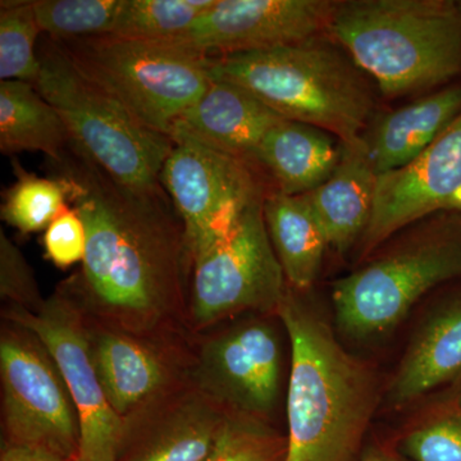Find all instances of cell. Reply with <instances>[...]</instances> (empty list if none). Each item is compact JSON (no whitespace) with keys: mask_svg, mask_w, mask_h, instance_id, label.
<instances>
[{"mask_svg":"<svg viewBox=\"0 0 461 461\" xmlns=\"http://www.w3.org/2000/svg\"><path fill=\"white\" fill-rule=\"evenodd\" d=\"M48 167L68 184L86 230L83 267L68 281L87 317L141 338L176 339L189 329L193 258L162 185L124 186L71 140Z\"/></svg>","mask_w":461,"mask_h":461,"instance_id":"6da1fadb","label":"cell"},{"mask_svg":"<svg viewBox=\"0 0 461 461\" xmlns=\"http://www.w3.org/2000/svg\"><path fill=\"white\" fill-rule=\"evenodd\" d=\"M278 317L291 344L286 461H357L377 408L366 364L288 288Z\"/></svg>","mask_w":461,"mask_h":461,"instance_id":"7a4b0ae2","label":"cell"},{"mask_svg":"<svg viewBox=\"0 0 461 461\" xmlns=\"http://www.w3.org/2000/svg\"><path fill=\"white\" fill-rule=\"evenodd\" d=\"M329 32L387 96L430 89L461 75V2H338Z\"/></svg>","mask_w":461,"mask_h":461,"instance_id":"3957f363","label":"cell"},{"mask_svg":"<svg viewBox=\"0 0 461 461\" xmlns=\"http://www.w3.org/2000/svg\"><path fill=\"white\" fill-rule=\"evenodd\" d=\"M214 80L244 87L286 120L311 124L350 148L362 131L372 96L355 67L317 39L233 56L208 58Z\"/></svg>","mask_w":461,"mask_h":461,"instance_id":"277c9868","label":"cell"},{"mask_svg":"<svg viewBox=\"0 0 461 461\" xmlns=\"http://www.w3.org/2000/svg\"><path fill=\"white\" fill-rule=\"evenodd\" d=\"M38 56L41 69L33 86L62 117L69 140L121 185L139 190L160 186L172 139L139 123L53 39L42 36Z\"/></svg>","mask_w":461,"mask_h":461,"instance_id":"5b68a950","label":"cell"},{"mask_svg":"<svg viewBox=\"0 0 461 461\" xmlns=\"http://www.w3.org/2000/svg\"><path fill=\"white\" fill-rule=\"evenodd\" d=\"M56 41L139 123L168 138L181 115L211 86L208 57L178 42L114 35Z\"/></svg>","mask_w":461,"mask_h":461,"instance_id":"8992f818","label":"cell"},{"mask_svg":"<svg viewBox=\"0 0 461 461\" xmlns=\"http://www.w3.org/2000/svg\"><path fill=\"white\" fill-rule=\"evenodd\" d=\"M263 200L194 254L190 330H208L242 313L277 315L288 285L267 230Z\"/></svg>","mask_w":461,"mask_h":461,"instance_id":"52a82bcc","label":"cell"},{"mask_svg":"<svg viewBox=\"0 0 461 461\" xmlns=\"http://www.w3.org/2000/svg\"><path fill=\"white\" fill-rule=\"evenodd\" d=\"M461 277V226L429 230L336 282L339 329L366 339L393 330L420 297Z\"/></svg>","mask_w":461,"mask_h":461,"instance_id":"ba28073f","label":"cell"},{"mask_svg":"<svg viewBox=\"0 0 461 461\" xmlns=\"http://www.w3.org/2000/svg\"><path fill=\"white\" fill-rule=\"evenodd\" d=\"M3 444L78 460L80 420L53 357L30 330L8 321L0 338Z\"/></svg>","mask_w":461,"mask_h":461,"instance_id":"9c48e42d","label":"cell"},{"mask_svg":"<svg viewBox=\"0 0 461 461\" xmlns=\"http://www.w3.org/2000/svg\"><path fill=\"white\" fill-rule=\"evenodd\" d=\"M5 320L23 327L47 348L65 381L80 420L77 461H117L126 421L109 403L91 357L89 318L67 280L38 311L8 305Z\"/></svg>","mask_w":461,"mask_h":461,"instance_id":"30bf717a","label":"cell"},{"mask_svg":"<svg viewBox=\"0 0 461 461\" xmlns=\"http://www.w3.org/2000/svg\"><path fill=\"white\" fill-rule=\"evenodd\" d=\"M172 140L159 180L180 214L193 258L273 189H267L262 169L250 163L186 136Z\"/></svg>","mask_w":461,"mask_h":461,"instance_id":"8fae6325","label":"cell"},{"mask_svg":"<svg viewBox=\"0 0 461 461\" xmlns=\"http://www.w3.org/2000/svg\"><path fill=\"white\" fill-rule=\"evenodd\" d=\"M280 345L268 321H240L199 345L191 355L189 382L224 411L263 420L280 391Z\"/></svg>","mask_w":461,"mask_h":461,"instance_id":"7c38bea8","label":"cell"},{"mask_svg":"<svg viewBox=\"0 0 461 461\" xmlns=\"http://www.w3.org/2000/svg\"><path fill=\"white\" fill-rule=\"evenodd\" d=\"M336 5L327 0H215L171 41L208 58L276 50L329 32Z\"/></svg>","mask_w":461,"mask_h":461,"instance_id":"4fadbf2b","label":"cell"},{"mask_svg":"<svg viewBox=\"0 0 461 461\" xmlns=\"http://www.w3.org/2000/svg\"><path fill=\"white\" fill-rule=\"evenodd\" d=\"M437 212H461V113L409 165L377 176L371 222L360 240L362 256Z\"/></svg>","mask_w":461,"mask_h":461,"instance_id":"5bb4252c","label":"cell"},{"mask_svg":"<svg viewBox=\"0 0 461 461\" xmlns=\"http://www.w3.org/2000/svg\"><path fill=\"white\" fill-rule=\"evenodd\" d=\"M89 339L105 396L126 423L189 382L191 357H185L176 339L141 338L90 318Z\"/></svg>","mask_w":461,"mask_h":461,"instance_id":"9a60e30c","label":"cell"},{"mask_svg":"<svg viewBox=\"0 0 461 461\" xmlns=\"http://www.w3.org/2000/svg\"><path fill=\"white\" fill-rule=\"evenodd\" d=\"M227 414L186 382L127 421L117 461H205Z\"/></svg>","mask_w":461,"mask_h":461,"instance_id":"2e32d148","label":"cell"},{"mask_svg":"<svg viewBox=\"0 0 461 461\" xmlns=\"http://www.w3.org/2000/svg\"><path fill=\"white\" fill-rule=\"evenodd\" d=\"M281 120L280 114L250 91L212 78L204 95L175 123L171 139L186 136L258 167V149Z\"/></svg>","mask_w":461,"mask_h":461,"instance_id":"e0dca14e","label":"cell"},{"mask_svg":"<svg viewBox=\"0 0 461 461\" xmlns=\"http://www.w3.org/2000/svg\"><path fill=\"white\" fill-rule=\"evenodd\" d=\"M344 145L330 133L282 118L257 151V166L269 176L273 190L305 195L329 180L341 160Z\"/></svg>","mask_w":461,"mask_h":461,"instance_id":"ac0fdd59","label":"cell"},{"mask_svg":"<svg viewBox=\"0 0 461 461\" xmlns=\"http://www.w3.org/2000/svg\"><path fill=\"white\" fill-rule=\"evenodd\" d=\"M461 377V294L436 309L414 336L388 388L393 405Z\"/></svg>","mask_w":461,"mask_h":461,"instance_id":"d6986e66","label":"cell"},{"mask_svg":"<svg viewBox=\"0 0 461 461\" xmlns=\"http://www.w3.org/2000/svg\"><path fill=\"white\" fill-rule=\"evenodd\" d=\"M377 176L366 154V144L363 148L344 145L333 175L320 187L305 194L320 220L329 248L336 253H348L368 229Z\"/></svg>","mask_w":461,"mask_h":461,"instance_id":"ffe728a7","label":"cell"},{"mask_svg":"<svg viewBox=\"0 0 461 461\" xmlns=\"http://www.w3.org/2000/svg\"><path fill=\"white\" fill-rule=\"evenodd\" d=\"M460 113L461 85H454L384 115L366 140L373 168L382 175L409 165Z\"/></svg>","mask_w":461,"mask_h":461,"instance_id":"44dd1931","label":"cell"},{"mask_svg":"<svg viewBox=\"0 0 461 461\" xmlns=\"http://www.w3.org/2000/svg\"><path fill=\"white\" fill-rule=\"evenodd\" d=\"M263 213L288 287L308 290L320 275L329 248L308 196L269 191L263 200Z\"/></svg>","mask_w":461,"mask_h":461,"instance_id":"7402d4cb","label":"cell"},{"mask_svg":"<svg viewBox=\"0 0 461 461\" xmlns=\"http://www.w3.org/2000/svg\"><path fill=\"white\" fill-rule=\"evenodd\" d=\"M69 145V133L56 108L35 86L23 81L0 83V151H41L58 160Z\"/></svg>","mask_w":461,"mask_h":461,"instance_id":"603a6c76","label":"cell"},{"mask_svg":"<svg viewBox=\"0 0 461 461\" xmlns=\"http://www.w3.org/2000/svg\"><path fill=\"white\" fill-rule=\"evenodd\" d=\"M14 169L16 181L3 194L2 220L23 235L47 230L69 205L68 184L57 175L41 177L26 172L18 162Z\"/></svg>","mask_w":461,"mask_h":461,"instance_id":"cb8c5ba5","label":"cell"},{"mask_svg":"<svg viewBox=\"0 0 461 461\" xmlns=\"http://www.w3.org/2000/svg\"><path fill=\"white\" fill-rule=\"evenodd\" d=\"M215 0H122L109 35L145 41H171L180 36Z\"/></svg>","mask_w":461,"mask_h":461,"instance_id":"d4e9b609","label":"cell"},{"mask_svg":"<svg viewBox=\"0 0 461 461\" xmlns=\"http://www.w3.org/2000/svg\"><path fill=\"white\" fill-rule=\"evenodd\" d=\"M41 33L32 2L0 3V80L36 83Z\"/></svg>","mask_w":461,"mask_h":461,"instance_id":"484cf974","label":"cell"},{"mask_svg":"<svg viewBox=\"0 0 461 461\" xmlns=\"http://www.w3.org/2000/svg\"><path fill=\"white\" fill-rule=\"evenodd\" d=\"M42 33L54 41L109 35L122 0H36Z\"/></svg>","mask_w":461,"mask_h":461,"instance_id":"4316f807","label":"cell"},{"mask_svg":"<svg viewBox=\"0 0 461 461\" xmlns=\"http://www.w3.org/2000/svg\"><path fill=\"white\" fill-rule=\"evenodd\" d=\"M397 451L406 461H461V395L406 430Z\"/></svg>","mask_w":461,"mask_h":461,"instance_id":"83f0119b","label":"cell"},{"mask_svg":"<svg viewBox=\"0 0 461 461\" xmlns=\"http://www.w3.org/2000/svg\"><path fill=\"white\" fill-rule=\"evenodd\" d=\"M287 439L259 418L229 412L205 461H286Z\"/></svg>","mask_w":461,"mask_h":461,"instance_id":"f1b7e54d","label":"cell"},{"mask_svg":"<svg viewBox=\"0 0 461 461\" xmlns=\"http://www.w3.org/2000/svg\"><path fill=\"white\" fill-rule=\"evenodd\" d=\"M0 296L8 305L32 312L38 311L44 303L32 267L3 230H0Z\"/></svg>","mask_w":461,"mask_h":461,"instance_id":"f546056e","label":"cell"},{"mask_svg":"<svg viewBox=\"0 0 461 461\" xmlns=\"http://www.w3.org/2000/svg\"><path fill=\"white\" fill-rule=\"evenodd\" d=\"M45 257L58 268L83 263L86 253V230L80 214L67 205L44 233Z\"/></svg>","mask_w":461,"mask_h":461,"instance_id":"4dcf8cb0","label":"cell"},{"mask_svg":"<svg viewBox=\"0 0 461 461\" xmlns=\"http://www.w3.org/2000/svg\"><path fill=\"white\" fill-rule=\"evenodd\" d=\"M0 461H76L65 459L50 451L41 448L26 447V446H2Z\"/></svg>","mask_w":461,"mask_h":461,"instance_id":"1f68e13d","label":"cell"},{"mask_svg":"<svg viewBox=\"0 0 461 461\" xmlns=\"http://www.w3.org/2000/svg\"><path fill=\"white\" fill-rule=\"evenodd\" d=\"M357 461H406L397 450L387 447H372L366 453L360 455Z\"/></svg>","mask_w":461,"mask_h":461,"instance_id":"d6a6232c","label":"cell"}]
</instances>
